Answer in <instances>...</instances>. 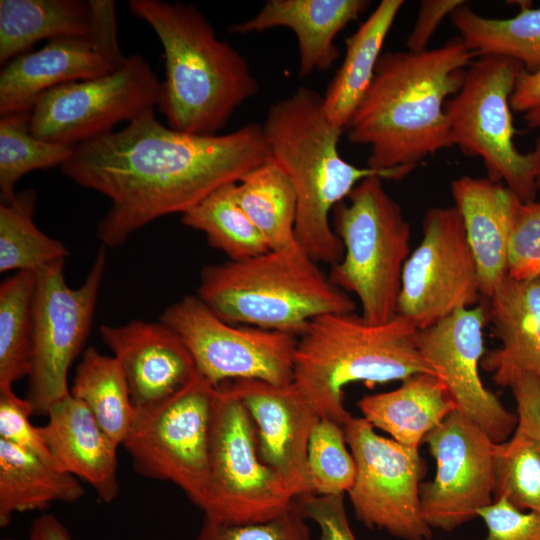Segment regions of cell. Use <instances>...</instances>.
Listing matches in <instances>:
<instances>
[{
	"mask_svg": "<svg viewBox=\"0 0 540 540\" xmlns=\"http://www.w3.org/2000/svg\"><path fill=\"white\" fill-rule=\"evenodd\" d=\"M90 34L59 37L40 49L15 57L0 72V116L30 112L46 91L92 79L117 69L126 56L118 41L115 2L93 0Z\"/></svg>",
	"mask_w": 540,
	"mask_h": 540,
	"instance_id": "17",
	"label": "cell"
},
{
	"mask_svg": "<svg viewBox=\"0 0 540 540\" xmlns=\"http://www.w3.org/2000/svg\"><path fill=\"white\" fill-rule=\"evenodd\" d=\"M366 0H269L253 17L235 24L236 34L275 27L292 30L299 49L300 78L329 69L339 58L335 37L369 7Z\"/></svg>",
	"mask_w": 540,
	"mask_h": 540,
	"instance_id": "24",
	"label": "cell"
},
{
	"mask_svg": "<svg viewBox=\"0 0 540 540\" xmlns=\"http://www.w3.org/2000/svg\"><path fill=\"white\" fill-rule=\"evenodd\" d=\"M234 185L229 183L210 193L182 214V223L203 232L212 247L237 261L270 249L236 201Z\"/></svg>",
	"mask_w": 540,
	"mask_h": 540,
	"instance_id": "33",
	"label": "cell"
},
{
	"mask_svg": "<svg viewBox=\"0 0 540 540\" xmlns=\"http://www.w3.org/2000/svg\"><path fill=\"white\" fill-rule=\"evenodd\" d=\"M28 540H71V537L60 520L44 514L33 521Z\"/></svg>",
	"mask_w": 540,
	"mask_h": 540,
	"instance_id": "46",
	"label": "cell"
},
{
	"mask_svg": "<svg viewBox=\"0 0 540 540\" xmlns=\"http://www.w3.org/2000/svg\"><path fill=\"white\" fill-rule=\"evenodd\" d=\"M417 330L399 314L383 324L369 323L353 312L318 316L298 337L293 383L320 418L344 426L352 417L344 406L346 385L436 375L415 344Z\"/></svg>",
	"mask_w": 540,
	"mask_h": 540,
	"instance_id": "5",
	"label": "cell"
},
{
	"mask_svg": "<svg viewBox=\"0 0 540 540\" xmlns=\"http://www.w3.org/2000/svg\"><path fill=\"white\" fill-rule=\"evenodd\" d=\"M494 500L540 513V440L512 435L495 448Z\"/></svg>",
	"mask_w": 540,
	"mask_h": 540,
	"instance_id": "36",
	"label": "cell"
},
{
	"mask_svg": "<svg viewBox=\"0 0 540 540\" xmlns=\"http://www.w3.org/2000/svg\"><path fill=\"white\" fill-rule=\"evenodd\" d=\"M517 3L520 11L511 18L483 17L464 4L450 19L475 57L510 58L532 73L540 70V8H531L527 1Z\"/></svg>",
	"mask_w": 540,
	"mask_h": 540,
	"instance_id": "29",
	"label": "cell"
},
{
	"mask_svg": "<svg viewBox=\"0 0 540 540\" xmlns=\"http://www.w3.org/2000/svg\"><path fill=\"white\" fill-rule=\"evenodd\" d=\"M154 110L75 146L61 166L72 181L111 200L96 228L104 247L120 246L162 216L185 213L271 157L262 124L197 135L164 125Z\"/></svg>",
	"mask_w": 540,
	"mask_h": 540,
	"instance_id": "1",
	"label": "cell"
},
{
	"mask_svg": "<svg viewBox=\"0 0 540 540\" xmlns=\"http://www.w3.org/2000/svg\"><path fill=\"white\" fill-rule=\"evenodd\" d=\"M322 100L317 91L300 87L269 107L262 126L272 159L296 193L295 240L317 263L333 266L344 254L330 224L334 207L367 177L401 180L410 172L360 168L344 160L338 143L345 130L327 118Z\"/></svg>",
	"mask_w": 540,
	"mask_h": 540,
	"instance_id": "4",
	"label": "cell"
},
{
	"mask_svg": "<svg viewBox=\"0 0 540 540\" xmlns=\"http://www.w3.org/2000/svg\"><path fill=\"white\" fill-rule=\"evenodd\" d=\"M99 331L123 371L135 410L171 397L199 374L186 345L160 321L132 320Z\"/></svg>",
	"mask_w": 540,
	"mask_h": 540,
	"instance_id": "20",
	"label": "cell"
},
{
	"mask_svg": "<svg viewBox=\"0 0 540 540\" xmlns=\"http://www.w3.org/2000/svg\"><path fill=\"white\" fill-rule=\"evenodd\" d=\"M358 407L373 427L414 448L456 410L443 382L429 373L415 374L392 391L366 395Z\"/></svg>",
	"mask_w": 540,
	"mask_h": 540,
	"instance_id": "25",
	"label": "cell"
},
{
	"mask_svg": "<svg viewBox=\"0 0 540 540\" xmlns=\"http://www.w3.org/2000/svg\"><path fill=\"white\" fill-rule=\"evenodd\" d=\"M161 82L139 54L114 71L43 93L30 111V131L42 140L75 147L131 122L158 105Z\"/></svg>",
	"mask_w": 540,
	"mask_h": 540,
	"instance_id": "12",
	"label": "cell"
},
{
	"mask_svg": "<svg viewBox=\"0 0 540 540\" xmlns=\"http://www.w3.org/2000/svg\"><path fill=\"white\" fill-rule=\"evenodd\" d=\"M344 430L356 464L347 492L356 518L402 540H430L432 529L421 514L420 486L427 466L419 448L380 436L363 417L352 416Z\"/></svg>",
	"mask_w": 540,
	"mask_h": 540,
	"instance_id": "14",
	"label": "cell"
},
{
	"mask_svg": "<svg viewBox=\"0 0 540 540\" xmlns=\"http://www.w3.org/2000/svg\"><path fill=\"white\" fill-rule=\"evenodd\" d=\"M478 517L487 528L478 540H540V513L520 510L505 498L494 500Z\"/></svg>",
	"mask_w": 540,
	"mask_h": 540,
	"instance_id": "41",
	"label": "cell"
},
{
	"mask_svg": "<svg viewBox=\"0 0 540 540\" xmlns=\"http://www.w3.org/2000/svg\"><path fill=\"white\" fill-rule=\"evenodd\" d=\"M65 260L36 273L33 297L31 369L25 399L33 415L47 416L50 408L70 394L68 371L89 334L106 265L102 246L81 286L70 288Z\"/></svg>",
	"mask_w": 540,
	"mask_h": 540,
	"instance_id": "11",
	"label": "cell"
},
{
	"mask_svg": "<svg viewBox=\"0 0 540 540\" xmlns=\"http://www.w3.org/2000/svg\"><path fill=\"white\" fill-rule=\"evenodd\" d=\"M486 321L483 303L461 309L432 326L418 329L415 344L445 385L456 410L495 443H502L513 435L518 419L484 386L480 377L479 367L486 352Z\"/></svg>",
	"mask_w": 540,
	"mask_h": 540,
	"instance_id": "18",
	"label": "cell"
},
{
	"mask_svg": "<svg viewBox=\"0 0 540 540\" xmlns=\"http://www.w3.org/2000/svg\"><path fill=\"white\" fill-rule=\"evenodd\" d=\"M196 540H311L305 518L295 505L258 523L224 524L203 518Z\"/></svg>",
	"mask_w": 540,
	"mask_h": 540,
	"instance_id": "38",
	"label": "cell"
},
{
	"mask_svg": "<svg viewBox=\"0 0 540 540\" xmlns=\"http://www.w3.org/2000/svg\"><path fill=\"white\" fill-rule=\"evenodd\" d=\"M482 299L478 269L459 211L432 207L422 239L406 260L397 314L423 329Z\"/></svg>",
	"mask_w": 540,
	"mask_h": 540,
	"instance_id": "15",
	"label": "cell"
},
{
	"mask_svg": "<svg viewBox=\"0 0 540 540\" xmlns=\"http://www.w3.org/2000/svg\"><path fill=\"white\" fill-rule=\"evenodd\" d=\"M435 459L431 481L420 486L421 514L431 529L452 531L494 501L496 444L455 410L423 439Z\"/></svg>",
	"mask_w": 540,
	"mask_h": 540,
	"instance_id": "16",
	"label": "cell"
},
{
	"mask_svg": "<svg viewBox=\"0 0 540 540\" xmlns=\"http://www.w3.org/2000/svg\"><path fill=\"white\" fill-rule=\"evenodd\" d=\"M234 196L270 250L296 241V193L289 177L272 157L235 183Z\"/></svg>",
	"mask_w": 540,
	"mask_h": 540,
	"instance_id": "30",
	"label": "cell"
},
{
	"mask_svg": "<svg viewBox=\"0 0 540 540\" xmlns=\"http://www.w3.org/2000/svg\"><path fill=\"white\" fill-rule=\"evenodd\" d=\"M294 505L305 519L319 526V540H356L347 518L344 494H306L297 497Z\"/></svg>",
	"mask_w": 540,
	"mask_h": 540,
	"instance_id": "42",
	"label": "cell"
},
{
	"mask_svg": "<svg viewBox=\"0 0 540 540\" xmlns=\"http://www.w3.org/2000/svg\"><path fill=\"white\" fill-rule=\"evenodd\" d=\"M536 187H537V190L540 191V171H539L538 176L536 178Z\"/></svg>",
	"mask_w": 540,
	"mask_h": 540,
	"instance_id": "48",
	"label": "cell"
},
{
	"mask_svg": "<svg viewBox=\"0 0 540 540\" xmlns=\"http://www.w3.org/2000/svg\"><path fill=\"white\" fill-rule=\"evenodd\" d=\"M540 105V70L520 73L510 98L511 109L516 112H527Z\"/></svg>",
	"mask_w": 540,
	"mask_h": 540,
	"instance_id": "45",
	"label": "cell"
},
{
	"mask_svg": "<svg viewBox=\"0 0 540 540\" xmlns=\"http://www.w3.org/2000/svg\"><path fill=\"white\" fill-rule=\"evenodd\" d=\"M524 121L529 129L540 128V105L525 112Z\"/></svg>",
	"mask_w": 540,
	"mask_h": 540,
	"instance_id": "47",
	"label": "cell"
},
{
	"mask_svg": "<svg viewBox=\"0 0 540 540\" xmlns=\"http://www.w3.org/2000/svg\"><path fill=\"white\" fill-rule=\"evenodd\" d=\"M346 445L344 426L320 418L312 430L307 451V474L313 494L340 495L350 490L356 464Z\"/></svg>",
	"mask_w": 540,
	"mask_h": 540,
	"instance_id": "37",
	"label": "cell"
},
{
	"mask_svg": "<svg viewBox=\"0 0 540 540\" xmlns=\"http://www.w3.org/2000/svg\"><path fill=\"white\" fill-rule=\"evenodd\" d=\"M508 276L515 280L540 277V202H521L508 242Z\"/></svg>",
	"mask_w": 540,
	"mask_h": 540,
	"instance_id": "39",
	"label": "cell"
},
{
	"mask_svg": "<svg viewBox=\"0 0 540 540\" xmlns=\"http://www.w3.org/2000/svg\"><path fill=\"white\" fill-rule=\"evenodd\" d=\"M452 197L475 257L482 299L508 276V242L520 199L503 183L462 176L452 181Z\"/></svg>",
	"mask_w": 540,
	"mask_h": 540,
	"instance_id": "23",
	"label": "cell"
},
{
	"mask_svg": "<svg viewBox=\"0 0 540 540\" xmlns=\"http://www.w3.org/2000/svg\"><path fill=\"white\" fill-rule=\"evenodd\" d=\"M36 193L26 189L0 204V272H39L65 260L66 246L42 232L33 222Z\"/></svg>",
	"mask_w": 540,
	"mask_h": 540,
	"instance_id": "32",
	"label": "cell"
},
{
	"mask_svg": "<svg viewBox=\"0 0 540 540\" xmlns=\"http://www.w3.org/2000/svg\"><path fill=\"white\" fill-rule=\"evenodd\" d=\"M32 415L29 402L12 387L0 388V438L53 463L40 428L30 421Z\"/></svg>",
	"mask_w": 540,
	"mask_h": 540,
	"instance_id": "40",
	"label": "cell"
},
{
	"mask_svg": "<svg viewBox=\"0 0 540 540\" xmlns=\"http://www.w3.org/2000/svg\"><path fill=\"white\" fill-rule=\"evenodd\" d=\"M35 285L31 271L16 272L0 285V388L30 373Z\"/></svg>",
	"mask_w": 540,
	"mask_h": 540,
	"instance_id": "34",
	"label": "cell"
},
{
	"mask_svg": "<svg viewBox=\"0 0 540 540\" xmlns=\"http://www.w3.org/2000/svg\"><path fill=\"white\" fill-rule=\"evenodd\" d=\"M73 148L45 141L30 131V112L0 116V199L12 201L15 186L25 174L59 165L71 157Z\"/></svg>",
	"mask_w": 540,
	"mask_h": 540,
	"instance_id": "35",
	"label": "cell"
},
{
	"mask_svg": "<svg viewBox=\"0 0 540 540\" xmlns=\"http://www.w3.org/2000/svg\"><path fill=\"white\" fill-rule=\"evenodd\" d=\"M525 69L513 59L482 56L467 68L456 95L445 104L454 146L469 157H480L487 178L503 183L521 202L534 201L540 171V137L534 150L520 152L514 144L510 98Z\"/></svg>",
	"mask_w": 540,
	"mask_h": 540,
	"instance_id": "8",
	"label": "cell"
},
{
	"mask_svg": "<svg viewBox=\"0 0 540 540\" xmlns=\"http://www.w3.org/2000/svg\"><path fill=\"white\" fill-rule=\"evenodd\" d=\"M217 394L218 386L198 374L171 397L136 410L121 444L138 474L175 484L201 510Z\"/></svg>",
	"mask_w": 540,
	"mask_h": 540,
	"instance_id": "10",
	"label": "cell"
},
{
	"mask_svg": "<svg viewBox=\"0 0 540 540\" xmlns=\"http://www.w3.org/2000/svg\"><path fill=\"white\" fill-rule=\"evenodd\" d=\"M128 6L161 42L165 76L157 106L168 126L190 134H219L235 109L258 91L247 60L217 38L192 4L130 0Z\"/></svg>",
	"mask_w": 540,
	"mask_h": 540,
	"instance_id": "3",
	"label": "cell"
},
{
	"mask_svg": "<svg viewBox=\"0 0 540 540\" xmlns=\"http://www.w3.org/2000/svg\"><path fill=\"white\" fill-rule=\"evenodd\" d=\"M295 495L261 459L255 423L227 382L218 385L204 517L224 524L271 520L294 506Z\"/></svg>",
	"mask_w": 540,
	"mask_h": 540,
	"instance_id": "9",
	"label": "cell"
},
{
	"mask_svg": "<svg viewBox=\"0 0 540 540\" xmlns=\"http://www.w3.org/2000/svg\"><path fill=\"white\" fill-rule=\"evenodd\" d=\"M3 540H13V539H3Z\"/></svg>",
	"mask_w": 540,
	"mask_h": 540,
	"instance_id": "49",
	"label": "cell"
},
{
	"mask_svg": "<svg viewBox=\"0 0 540 540\" xmlns=\"http://www.w3.org/2000/svg\"><path fill=\"white\" fill-rule=\"evenodd\" d=\"M475 55L460 36L419 53L386 52L345 131L368 145L367 167L411 172L426 157L454 147L445 104L461 89Z\"/></svg>",
	"mask_w": 540,
	"mask_h": 540,
	"instance_id": "2",
	"label": "cell"
},
{
	"mask_svg": "<svg viewBox=\"0 0 540 540\" xmlns=\"http://www.w3.org/2000/svg\"><path fill=\"white\" fill-rule=\"evenodd\" d=\"M70 394L89 408L109 437L122 444L136 410L114 357L103 355L94 347L87 348L76 368Z\"/></svg>",
	"mask_w": 540,
	"mask_h": 540,
	"instance_id": "31",
	"label": "cell"
},
{
	"mask_svg": "<svg viewBox=\"0 0 540 540\" xmlns=\"http://www.w3.org/2000/svg\"><path fill=\"white\" fill-rule=\"evenodd\" d=\"M198 298L220 319L301 336L316 317L355 303L295 241L242 260L205 266Z\"/></svg>",
	"mask_w": 540,
	"mask_h": 540,
	"instance_id": "6",
	"label": "cell"
},
{
	"mask_svg": "<svg viewBox=\"0 0 540 540\" xmlns=\"http://www.w3.org/2000/svg\"><path fill=\"white\" fill-rule=\"evenodd\" d=\"M94 19L93 0H0V64L39 41L90 34Z\"/></svg>",
	"mask_w": 540,
	"mask_h": 540,
	"instance_id": "28",
	"label": "cell"
},
{
	"mask_svg": "<svg viewBox=\"0 0 540 540\" xmlns=\"http://www.w3.org/2000/svg\"><path fill=\"white\" fill-rule=\"evenodd\" d=\"M241 399L255 426L263 462L278 473L295 497L311 494L307 451L320 420L310 401L293 383L275 385L256 379L227 381Z\"/></svg>",
	"mask_w": 540,
	"mask_h": 540,
	"instance_id": "19",
	"label": "cell"
},
{
	"mask_svg": "<svg viewBox=\"0 0 540 540\" xmlns=\"http://www.w3.org/2000/svg\"><path fill=\"white\" fill-rule=\"evenodd\" d=\"M485 300L500 345L485 352L481 367L503 388H511L525 374L540 380V277L507 276Z\"/></svg>",
	"mask_w": 540,
	"mask_h": 540,
	"instance_id": "21",
	"label": "cell"
},
{
	"mask_svg": "<svg viewBox=\"0 0 540 540\" xmlns=\"http://www.w3.org/2000/svg\"><path fill=\"white\" fill-rule=\"evenodd\" d=\"M159 321L180 337L198 373L214 386L242 379L275 385L293 381L298 342L294 335L228 323L197 295H187L166 308Z\"/></svg>",
	"mask_w": 540,
	"mask_h": 540,
	"instance_id": "13",
	"label": "cell"
},
{
	"mask_svg": "<svg viewBox=\"0 0 540 540\" xmlns=\"http://www.w3.org/2000/svg\"><path fill=\"white\" fill-rule=\"evenodd\" d=\"M347 198L333 209L344 254L328 276L358 297L366 321L383 324L397 315L403 267L411 253L410 224L380 176L363 179Z\"/></svg>",
	"mask_w": 540,
	"mask_h": 540,
	"instance_id": "7",
	"label": "cell"
},
{
	"mask_svg": "<svg viewBox=\"0 0 540 540\" xmlns=\"http://www.w3.org/2000/svg\"><path fill=\"white\" fill-rule=\"evenodd\" d=\"M404 1L382 0L359 28L345 39V56L323 96V110L346 129L374 78L384 41Z\"/></svg>",
	"mask_w": 540,
	"mask_h": 540,
	"instance_id": "26",
	"label": "cell"
},
{
	"mask_svg": "<svg viewBox=\"0 0 540 540\" xmlns=\"http://www.w3.org/2000/svg\"><path fill=\"white\" fill-rule=\"evenodd\" d=\"M511 390L518 419L513 435L540 440V380L525 374L515 382Z\"/></svg>",
	"mask_w": 540,
	"mask_h": 540,
	"instance_id": "43",
	"label": "cell"
},
{
	"mask_svg": "<svg viewBox=\"0 0 540 540\" xmlns=\"http://www.w3.org/2000/svg\"><path fill=\"white\" fill-rule=\"evenodd\" d=\"M39 427L53 463L89 484L105 503L119 493L118 444L107 435L89 408L71 394L49 410Z\"/></svg>",
	"mask_w": 540,
	"mask_h": 540,
	"instance_id": "22",
	"label": "cell"
},
{
	"mask_svg": "<svg viewBox=\"0 0 540 540\" xmlns=\"http://www.w3.org/2000/svg\"><path fill=\"white\" fill-rule=\"evenodd\" d=\"M464 3L462 0L421 1L414 27L406 40L407 51L419 53L426 50L429 40L443 19Z\"/></svg>",
	"mask_w": 540,
	"mask_h": 540,
	"instance_id": "44",
	"label": "cell"
},
{
	"mask_svg": "<svg viewBox=\"0 0 540 540\" xmlns=\"http://www.w3.org/2000/svg\"><path fill=\"white\" fill-rule=\"evenodd\" d=\"M85 494L79 479L54 463L0 438V526L15 513L75 503Z\"/></svg>",
	"mask_w": 540,
	"mask_h": 540,
	"instance_id": "27",
	"label": "cell"
}]
</instances>
